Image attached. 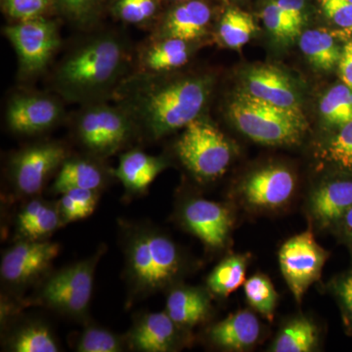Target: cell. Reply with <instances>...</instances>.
<instances>
[{
    "instance_id": "obj_11",
    "label": "cell",
    "mask_w": 352,
    "mask_h": 352,
    "mask_svg": "<svg viewBox=\"0 0 352 352\" xmlns=\"http://www.w3.org/2000/svg\"><path fill=\"white\" fill-rule=\"evenodd\" d=\"M63 107L54 97L45 94H21L13 97L6 111L11 131L36 134L47 131L61 120Z\"/></svg>"
},
{
    "instance_id": "obj_4",
    "label": "cell",
    "mask_w": 352,
    "mask_h": 352,
    "mask_svg": "<svg viewBox=\"0 0 352 352\" xmlns=\"http://www.w3.org/2000/svg\"><path fill=\"white\" fill-rule=\"evenodd\" d=\"M127 264L132 282L141 291L163 288L177 275L180 256L170 239L154 231L134 235L127 245Z\"/></svg>"
},
{
    "instance_id": "obj_9",
    "label": "cell",
    "mask_w": 352,
    "mask_h": 352,
    "mask_svg": "<svg viewBox=\"0 0 352 352\" xmlns=\"http://www.w3.org/2000/svg\"><path fill=\"white\" fill-rule=\"evenodd\" d=\"M95 263L88 259L51 277L41 291L44 302L66 314H82L91 300Z\"/></svg>"
},
{
    "instance_id": "obj_12",
    "label": "cell",
    "mask_w": 352,
    "mask_h": 352,
    "mask_svg": "<svg viewBox=\"0 0 352 352\" xmlns=\"http://www.w3.org/2000/svg\"><path fill=\"white\" fill-rule=\"evenodd\" d=\"M56 243L36 240L18 243L3 256L1 277L12 284H22L43 273L59 254Z\"/></svg>"
},
{
    "instance_id": "obj_15",
    "label": "cell",
    "mask_w": 352,
    "mask_h": 352,
    "mask_svg": "<svg viewBox=\"0 0 352 352\" xmlns=\"http://www.w3.org/2000/svg\"><path fill=\"white\" fill-rule=\"evenodd\" d=\"M182 217L189 230L212 248L224 245L232 223L226 207L205 199L190 201L183 208Z\"/></svg>"
},
{
    "instance_id": "obj_8",
    "label": "cell",
    "mask_w": 352,
    "mask_h": 352,
    "mask_svg": "<svg viewBox=\"0 0 352 352\" xmlns=\"http://www.w3.org/2000/svg\"><path fill=\"white\" fill-rule=\"evenodd\" d=\"M327 252L317 244L310 231L287 241L279 252L280 266L289 288L298 302L320 277Z\"/></svg>"
},
{
    "instance_id": "obj_39",
    "label": "cell",
    "mask_w": 352,
    "mask_h": 352,
    "mask_svg": "<svg viewBox=\"0 0 352 352\" xmlns=\"http://www.w3.org/2000/svg\"><path fill=\"white\" fill-rule=\"evenodd\" d=\"M59 208L63 222L76 221V220L85 219V215L80 205L68 192L63 193Z\"/></svg>"
},
{
    "instance_id": "obj_2",
    "label": "cell",
    "mask_w": 352,
    "mask_h": 352,
    "mask_svg": "<svg viewBox=\"0 0 352 352\" xmlns=\"http://www.w3.org/2000/svg\"><path fill=\"white\" fill-rule=\"evenodd\" d=\"M129 50L120 34H95L62 59L53 87L65 100L88 104L104 102L126 78Z\"/></svg>"
},
{
    "instance_id": "obj_28",
    "label": "cell",
    "mask_w": 352,
    "mask_h": 352,
    "mask_svg": "<svg viewBox=\"0 0 352 352\" xmlns=\"http://www.w3.org/2000/svg\"><path fill=\"white\" fill-rule=\"evenodd\" d=\"M323 119L333 126H342L352 122V90L344 83L335 85L320 102Z\"/></svg>"
},
{
    "instance_id": "obj_27",
    "label": "cell",
    "mask_w": 352,
    "mask_h": 352,
    "mask_svg": "<svg viewBox=\"0 0 352 352\" xmlns=\"http://www.w3.org/2000/svg\"><path fill=\"white\" fill-rule=\"evenodd\" d=\"M256 30L251 15L239 9L230 8L220 21L219 36L228 47L237 50L249 43Z\"/></svg>"
},
{
    "instance_id": "obj_48",
    "label": "cell",
    "mask_w": 352,
    "mask_h": 352,
    "mask_svg": "<svg viewBox=\"0 0 352 352\" xmlns=\"http://www.w3.org/2000/svg\"><path fill=\"white\" fill-rule=\"evenodd\" d=\"M349 1H351V2H352V0H349Z\"/></svg>"
},
{
    "instance_id": "obj_25",
    "label": "cell",
    "mask_w": 352,
    "mask_h": 352,
    "mask_svg": "<svg viewBox=\"0 0 352 352\" xmlns=\"http://www.w3.org/2000/svg\"><path fill=\"white\" fill-rule=\"evenodd\" d=\"M317 342V329L307 318L292 321L280 332L272 346L275 352L311 351Z\"/></svg>"
},
{
    "instance_id": "obj_36",
    "label": "cell",
    "mask_w": 352,
    "mask_h": 352,
    "mask_svg": "<svg viewBox=\"0 0 352 352\" xmlns=\"http://www.w3.org/2000/svg\"><path fill=\"white\" fill-rule=\"evenodd\" d=\"M326 155L340 168L352 171V122L340 126L337 135L329 143Z\"/></svg>"
},
{
    "instance_id": "obj_17",
    "label": "cell",
    "mask_w": 352,
    "mask_h": 352,
    "mask_svg": "<svg viewBox=\"0 0 352 352\" xmlns=\"http://www.w3.org/2000/svg\"><path fill=\"white\" fill-rule=\"evenodd\" d=\"M261 333V324L256 315L248 310L229 315L210 329L214 344L230 351H243L256 344Z\"/></svg>"
},
{
    "instance_id": "obj_40",
    "label": "cell",
    "mask_w": 352,
    "mask_h": 352,
    "mask_svg": "<svg viewBox=\"0 0 352 352\" xmlns=\"http://www.w3.org/2000/svg\"><path fill=\"white\" fill-rule=\"evenodd\" d=\"M67 192L71 194L72 197L76 201V203L80 205L85 217L94 214L97 203V195L95 193L96 190L74 189Z\"/></svg>"
},
{
    "instance_id": "obj_45",
    "label": "cell",
    "mask_w": 352,
    "mask_h": 352,
    "mask_svg": "<svg viewBox=\"0 0 352 352\" xmlns=\"http://www.w3.org/2000/svg\"><path fill=\"white\" fill-rule=\"evenodd\" d=\"M342 219H344V232H346L347 238L352 243V208L351 210H347Z\"/></svg>"
},
{
    "instance_id": "obj_42",
    "label": "cell",
    "mask_w": 352,
    "mask_h": 352,
    "mask_svg": "<svg viewBox=\"0 0 352 352\" xmlns=\"http://www.w3.org/2000/svg\"><path fill=\"white\" fill-rule=\"evenodd\" d=\"M275 2L300 27L303 23V0H275Z\"/></svg>"
},
{
    "instance_id": "obj_34",
    "label": "cell",
    "mask_w": 352,
    "mask_h": 352,
    "mask_svg": "<svg viewBox=\"0 0 352 352\" xmlns=\"http://www.w3.org/2000/svg\"><path fill=\"white\" fill-rule=\"evenodd\" d=\"M53 3L54 0H1L4 12L18 22L45 17Z\"/></svg>"
},
{
    "instance_id": "obj_14",
    "label": "cell",
    "mask_w": 352,
    "mask_h": 352,
    "mask_svg": "<svg viewBox=\"0 0 352 352\" xmlns=\"http://www.w3.org/2000/svg\"><path fill=\"white\" fill-rule=\"evenodd\" d=\"M296 182L291 171L282 166H268L252 173L242 187L248 204L258 208H277L289 201Z\"/></svg>"
},
{
    "instance_id": "obj_26",
    "label": "cell",
    "mask_w": 352,
    "mask_h": 352,
    "mask_svg": "<svg viewBox=\"0 0 352 352\" xmlns=\"http://www.w3.org/2000/svg\"><path fill=\"white\" fill-rule=\"evenodd\" d=\"M247 258L233 256L224 259L208 276V286L217 295L227 296L245 282Z\"/></svg>"
},
{
    "instance_id": "obj_30",
    "label": "cell",
    "mask_w": 352,
    "mask_h": 352,
    "mask_svg": "<svg viewBox=\"0 0 352 352\" xmlns=\"http://www.w3.org/2000/svg\"><path fill=\"white\" fill-rule=\"evenodd\" d=\"M11 349L16 352H57L59 346L47 328L32 325L22 329L14 337Z\"/></svg>"
},
{
    "instance_id": "obj_6",
    "label": "cell",
    "mask_w": 352,
    "mask_h": 352,
    "mask_svg": "<svg viewBox=\"0 0 352 352\" xmlns=\"http://www.w3.org/2000/svg\"><path fill=\"white\" fill-rule=\"evenodd\" d=\"M133 122L119 106L105 102L88 104L76 122L78 138L89 151L102 156L113 154L133 133Z\"/></svg>"
},
{
    "instance_id": "obj_38",
    "label": "cell",
    "mask_w": 352,
    "mask_h": 352,
    "mask_svg": "<svg viewBox=\"0 0 352 352\" xmlns=\"http://www.w3.org/2000/svg\"><path fill=\"white\" fill-rule=\"evenodd\" d=\"M321 8L331 22L344 31L352 29V2L349 0H320Z\"/></svg>"
},
{
    "instance_id": "obj_31",
    "label": "cell",
    "mask_w": 352,
    "mask_h": 352,
    "mask_svg": "<svg viewBox=\"0 0 352 352\" xmlns=\"http://www.w3.org/2000/svg\"><path fill=\"white\" fill-rule=\"evenodd\" d=\"M106 0H54L67 19L76 25L87 27L100 16Z\"/></svg>"
},
{
    "instance_id": "obj_21",
    "label": "cell",
    "mask_w": 352,
    "mask_h": 352,
    "mask_svg": "<svg viewBox=\"0 0 352 352\" xmlns=\"http://www.w3.org/2000/svg\"><path fill=\"white\" fill-rule=\"evenodd\" d=\"M188 43L179 38H162L149 44L141 54L143 72L166 73L184 66L190 57Z\"/></svg>"
},
{
    "instance_id": "obj_7",
    "label": "cell",
    "mask_w": 352,
    "mask_h": 352,
    "mask_svg": "<svg viewBox=\"0 0 352 352\" xmlns=\"http://www.w3.org/2000/svg\"><path fill=\"white\" fill-rule=\"evenodd\" d=\"M3 32L16 51L21 72L27 76L43 72L60 45L57 25L46 17L21 21Z\"/></svg>"
},
{
    "instance_id": "obj_23",
    "label": "cell",
    "mask_w": 352,
    "mask_h": 352,
    "mask_svg": "<svg viewBox=\"0 0 352 352\" xmlns=\"http://www.w3.org/2000/svg\"><path fill=\"white\" fill-rule=\"evenodd\" d=\"M103 182V173L96 164L85 160H69L62 164L53 191L63 194L74 189L97 190Z\"/></svg>"
},
{
    "instance_id": "obj_41",
    "label": "cell",
    "mask_w": 352,
    "mask_h": 352,
    "mask_svg": "<svg viewBox=\"0 0 352 352\" xmlns=\"http://www.w3.org/2000/svg\"><path fill=\"white\" fill-rule=\"evenodd\" d=\"M339 69L342 82L352 90V41H349L342 51Z\"/></svg>"
},
{
    "instance_id": "obj_24",
    "label": "cell",
    "mask_w": 352,
    "mask_h": 352,
    "mask_svg": "<svg viewBox=\"0 0 352 352\" xmlns=\"http://www.w3.org/2000/svg\"><path fill=\"white\" fill-rule=\"evenodd\" d=\"M300 50L316 68L329 71L339 65L340 55L339 46L332 34L326 30H308L300 36Z\"/></svg>"
},
{
    "instance_id": "obj_35",
    "label": "cell",
    "mask_w": 352,
    "mask_h": 352,
    "mask_svg": "<svg viewBox=\"0 0 352 352\" xmlns=\"http://www.w3.org/2000/svg\"><path fill=\"white\" fill-rule=\"evenodd\" d=\"M122 349L117 336L101 328H88L78 342L80 352H118Z\"/></svg>"
},
{
    "instance_id": "obj_29",
    "label": "cell",
    "mask_w": 352,
    "mask_h": 352,
    "mask_svg": "<svg viewBox=\"0 0 352 352\" xmlns=\"http://www.w3.org/2000/svg\"><path fill=\"white\" fill-rule=\"evenodd\" d=\"M244 289L250 305L265 318L272 320L277 293L270 280L263 275H254L245 282Z\"/></svg>"
},
{
    "instance_id": "obj_13",
    "label": "cell",
    "mask_w": 352,
    "mask_h": 352,
    "mask_svg": "<svg viewBox=\"0 0 352 352\" xmlns=\"http://www.w3.org/2000/svg\"><path fill=\"white\" fill-rule=\"evenodd\" d=\"M247 94L288 112L303 115L293 83L283 72L271 65H261L245 76Z\"/></svg>"
},
{
    "instance_id": "obj_46",
    "label": "cell",
    "mask_w": 352,
    "mask_h": 352,
    "mask_svg": "<svg viewBox=\"0 0 352 352\" xmlns=\"http://www.w3.org/2000/svg\"><path fill=\"white\" fill-rule=\"evenodd\" d=\"M173 1L185 2V1H188V0H173Z\"/></svg>"
},
{
    "instance_id": "obj_43",
    "label": "cell",
    "mask_w": 352,
    "mask_h": 352,
    "mask_svg": "<svg viewBox=\"0 0 352 352\" xmlns=\"http://www.w3.org/2000/svg\"><path fill=\"white\" fill-rule=\"evenodd\" d=\"M45 205L46 203L38 200L32 201L28 204L18 217V224H19L20 230L24 229L28 224L31 223L32 220L36 219V215L43 210Z\"/></svg>"
},
{
    "instance_id": "obj_3",
    "label": "cell",
    "mask_w": 352,
    "mask_h": 352,
    "mask_svg": "<svg viewBox=\"0 0 352 352\" xmlns=\"http://www.w3.org/2000/svg\"><path fill=\"white\" fill-rule=\"evenodd\" d=\"M228 112L241 132L263 145L296 144L307 129L305 116L275 107L247 92L234 97Z\"/></svg>"
},
{
    "instance_id": "obj_32",
    "label": "cell",
    "mask_w": 352,
    "mask_h": 352,
    "mask_svg": "<svg viewBox=\"0 0 352 352\" xmlns=\"http://www.w3.org/2000/svg\"><path fill=\"white\" fill-rule=\"evenodd\" d=\"M263 19L270 34L280 41H291L300 36L302 27L296 24L275 0L263 9Z\"/></svg>"
},
{
    "instance_id": "obj_19",
    "label": "cell",
    "mask_w": 352,
    "mask_h": 352,
    "mask_svg": "<svg viewBox=\"0 0 352 352\" xmlns=\"http://www.w3.org/2000/svg\"><path fill=\"white\" fill-rule=\"evenodd\" d=\"M131 340L140 351H170L175 344L176 324L166 311L145 315L132 331Z\"/></svg>"
},
{
    "instance_id": "obj_44",
    "label": "cell",
    "mask_w": 352,
    "mask_h": 352,
    "mask_svg": "<svg viewBox=\"0 0 352 352\" xmlns=\"http://www.w3.org/2000/svg\"><path fill=\"white\" fill-rule=\"evenodd\" d=\"M339 295L344 307L352 315V274L342 279L339 285Z\"/></svg>"
},
{
    "instance_id": "obj_22",
    "label": "cell",
    "mask_w": 352,
    "mask_h": 352,
    "mask_svg": "<svg viewBox=\"0 0 352 352\" xmlns=\"http://www.w3.org/2000/svg\"><path fill=\"white\" fill-rule=\"evenodd\" d=\"M166 309L176 325L194 326L207 315L208 300L199 289L178 288L168 296Z\"/></svg>"
},
{
    "instance_id": "obj_20",
    "label": "cell",
    "mask_w": 352,
    "mask_h": 352,
    "mask_svg": "<svg viewBox=\"0 0 352 352\" xmlns=\"http://www.w3.org/2000/svg\"><path fill=\"white\" fill-rule=\"evenodd\" d=\"M166 168L161 157L150 156L139 150L122 155L115 175L131 191H144Z\"/></svg>"
},
{
    "instance_id": "obj_16",
    "label": "cell",
    "mask_w": 352,
    "mask_h": 352,
    "mask_svg": "<svg viewBox=\"0 0 352 352\" xmlns=\"http://www.w3.org/2000/svg\"><path fill=\"white\" fill-rule=\"evenodd\" d=\"M212 19V9L203 0H188L175 7L166 15L162 38H179L193 41L207 31Z\"/></svg>"
},
{
    "instance_id": "obj_10",
    "label": "cell",
    "mask_w": 352,
    "mask_h": 352,
    "mask_svg": "<svg viewBox=\"0 0 352 352\" xmlns=\"http://www.w3.org/2000/svg\"><path fill=\"white\" fill-rule=\"evenodd\" d=\"M66 156L63 146L55 143L25 148L13 157L11 163L14 184L25 195L38 193L51 173L63 164Z\"/></svg>"
},
{
    "instance_id": "obj_47",
    "label": "cell",
    "mask_w": 352,
    "mask_h": 352,
    "mask_svg": "<svg viewBox=\"0 0 352 352\" xmlns=\"http://www.w3.org/2000/svg\"><path fill=\"white\" fill-rule=\"evenodd\" d=\"M344 32H352V29H351V30H347V31H344Z\"/></svg>"
},
{
    "instance_id": "obj_33",
    "label": "cell",
    "mask_w": 352,
    "mask_h": 352,
    "mask_svg": "<svg viewBox=\"0 0 352 352\" xmlns=\"http://www.w3.org/2000/svg\"><path fill=\"white\" fill-rule=\"evenodd\" d=\"M113 13L129 24H140L152 19L157 12L156 0H117Z\"/></svg>"
},
{
    "instance_id": "obj_1",
    "label": "cell",
    "mask_w": 352,
    "mask_h": 352,
    "mask_svg": "<svg viewBox=\"0 0 352 352\" xmlns=\"http://www.w3.org/2000/svg\"><path fill=\"white\" fill-rule=\"evenodd\" d=\"M210 88L208 76L166 78L163 73L142 72L127 76L113 96L134 126L154 140L198 119Z\"/></svg>"
},
{
    "instance_id": "obj_5",
    "label": "cell",
    "mask_w": 352,
    "mask_h": 352,
    "mask_svg": "<svg viewBox=\"0 0 352 352\" xmlns=\"http://www.w3.org/2000/svg\"><path fill=\"white\" fill-rule=\"evenodd\" d=\"M176 150L186 168L206 180L223 175L232 157L226 136L207 120L199 118L185 126Z\"/></svg>"
},
{
    "instance_id": "obj_18",
    "label": "cell",
    "mask_w": 352,
    "mask_h": 352,
    "mask_svg": "<svg viewBox=\"0 0 352 352\" xmlns=\"http://www.w3.org/2000/svg\"><path fill=\"white\" fill-rule=\"evenodd\" d=\"M352 208V180H333L319 187L310 200V210L322 226L344 217Z\"/></svg>"
},
{
    "instance_id": "obj_37",
    "label": "cell",
    "mask_w": 352,
    "mask_h": 352,
    "mask_svg": "<svg viewBox=\"0 0 352 352\" xmlns=\"http://www.w3.org/2000/svg\"><path fill=\"white\" fill-rule=\"evenodd\" d=\"M63 222L60 208L46 204L36 219L28 224L21 232L31 240H38L54 232Z\"/></svg>"
}]
</instances>
